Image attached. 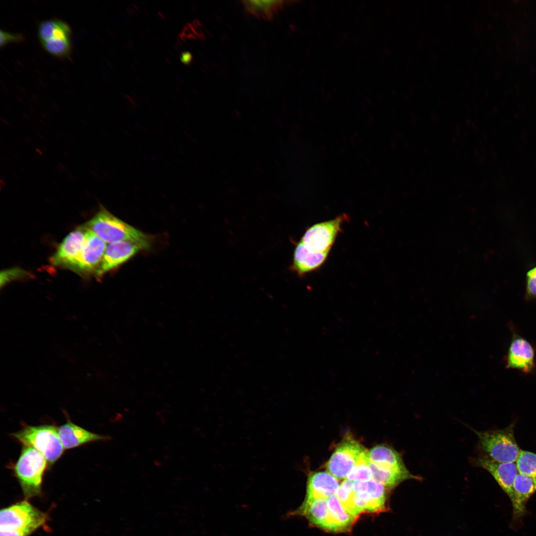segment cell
Wrapping results in <instances>:
<instances>
[{"instance_id":"obj_26","label":"cell","mask_w":536,"mask_h":536,"mask_svg":"<svg viewBox=\"0 0 536 536\" xmlns=\"http://www.w3.org/2000/svg\"><path fill=\"white\" fill-rule=\"evenodd\" d=\"M526 279L525 299L527 300L536 299V267L527 271Z\"/></svg>"},{"instance_id":"obj_23","label":"cell","mask_w":536,"mask_h":536,"mask_svg":"<svg viewBox=\"0 0 536 536\" xmlns=\"http://www.w3.org/2000/svg\"><path fill=\"white\" fill-rule=\"evenodd\" d=\"M346 478L347 479L352 481H368L372 479L367 450L363 454Z\"/></svg>"},{"instance_id":"obj_18","label":"cell","mask_w":536,"mask_h":536,"mask_svg":"<svg viewBox=\"0 0 536 536\" xmlns=\"http://www.w3.org/2000/svg\"><path fill=\"white\" fill-rule=\"evenodd\" d=\"M327 502L328 516L323 528L334 532L348 529L355 518L344 508L335 495L328 498Z\"/></svg>"},{"instance_id":"obj_3","label":"cell","mask_w":536,"mask_h":536,"mask_svg":"<svg viewBox=\"0 0 536 536\" xmlns=\"http://www.w3.org/2000/svg\"><path fill=\"white\" fill-rule=\"evenodd\" d=\"M47 466V461L40 452L33 447L24 446L13 471L26 499L41 495Z\"/></svg>"},{"instance_id":"obj_6","label":"cell","mask_w":536,"mask_h":536,"mask_svg":"<svg viewBox=\"0 0 536 536\" xmlns=\"http://www.w3.org/2000/svg\"><path fill=\"white\" fill-rule=\"evenodd\" d=\"M367 450L357 441L348 436L337 445L326 464L329 473L337 479L347 477Z\"/></svg>"},{"instance_id":"obj_14","label":"cell","mask_w":536,"mask_h":536,"mask_svg":"<svg viewBox=\"0 0 536 536\" xmlns=\"http://www.w3.org/2000/svg\"><path fill=\"white\" fill-rule=\"evenodd\" d=\"M59 435L64 449H71L84 444L106 441L110 437L94 433L74 424L69 420L58 429Z\"/></svg>"},{"instance_id":"obj_28","label":"cell","mask_w":536,"mask_h":536,"mask_svg":"<svg viewBox=\"0 0 536 536\" xmlns=\"http://www.w3.org/2000/svg\"><path fill=\"white\" fill-rule=\"evenodd\" d=\"M181 59L184 64H188L191 62L192 56L190 53L184 52L181 54Z\"/></svg>"},{"instance_id":"obj_13","label":"cell","mask_w":536,"mask_h":536,"mask_svg":"<svg viewBox=\"0 0 536 536\" xmlns=\"http://www.w3.org/2000/svg\"><path fill=\"white\" fill-rule=\"evenodd\" d=\"M369 462L386 470L408 473L401 453L392 447L380 444L368 451Z\"/></svg>"},{"instance_id":"obj_7","label":"cell","mask_w":536,"mask_h":536,"mask_svg":"<svg viewBox=\"0 0 536 536\" xmlns=\"http://www.w3.org/2000/svg\"><path fill=\"white\" fill-rule=\"evenodd\" d=\"M344 218V215H340L312 225L306 230L300 242L311 252H330L341 231Z\"/></svg>"},{"instance_id":"obj_12","label":"cell","mask_w":536,"mask_h":536,"mask_svg":"<svg viewBox=\"0 0 536 536\" xmlns=\"http://www.w3.org/2000/svg\"><path fill=\"white\" fill-rule=\"evenodd\" d=\"M475 464L489 472L510 500L513 495V482L519 473L516 462H499L483 456L475 460Z\"/></svg>"},{"instance_id":"obj_17","label":"cell","mask_w":536,"mask_h":536,"mask_svg":"<svg viewBox=\"0 0 536 536\" xmlns=\"http://www.w3.org/2000/svg\"><path fill=\"white\" fill-rule=\"evenodd\" d=\"M329 252H313L300 241L294 252L292 269L302 275L319 268L326 261Z\"/></svg>"},{"instance_id":"obj_9","label":"cell","mask_w":536,"mask_h":536,"mask_svg":"<svg viewBox=\"0 0 536 536\" xmlns=\"http://www.w3.org/2000/svg\"><path fill=\"white\" fill-rule=\"evenodd\" d=\"M506 359V368L532 373L536 368L535 352L532 344L524 337L513 333Z\"/></svg>"},{"instance_id":"obj_20","label":"cell","mask_w":536,"mask_h":536,"mask_svg":"<svg viewBox=\"0 0 536 536\" xmlns=\"http://www.w3.org/2000/svg\"><path fill=\"white\" fill-rule=\"evenodd\" d=\"M70 35L68 25L58 19L44 21L38 27V35L41 42L54 39H70Z\"/></svg>"},{"instance_id":"obj_21","label":"cell","mask_w":536,"mask_h":536,"mask_svg":"<svg viewBox=\"0 0 536 536\" xmlns=\"http://www.w3.org/2000/svg\"><path fill=\"white\" fill-rule=\"evenodd\" d=\"M246 10L259 18L272 19L284 5L283 0H243Z\"/></svg>"},{"instance_id":"obj_4","label":"cell","mask_w":536,"mask_h":536,"mask_svg":"<svg viewBox=\"0 0 536 536\" xmlns=\"http://www.w3.org/2000/svg\"><path fill=\"white\" fill-rule=\"evenodd\" d=\"M11 435L24 446L33 447L40 452L50 465L55 463L64 453L58 429L54 425H26Z\"/></svg>"},{"instance_id":"obj_1","label":"cell","mask_w":536,"mask_h":536,"mask_svg":"<svg viewBox=\"0 0 536 536\" xmlns=\"http://www.w3.org/2000/svg\"><path fill=\"white\" fill-rule=\"evenodd\" d=\"M106 243L128 241L143 249L150 247V238L142 232L117 218L103 207L83 225Z\"/></svg>"},{"instance_id":"obj_8","label":"cell","mask_w":536,"mask_h":536,"mask_svg":"<svg viewBox=\"0 0 536 536\" xmlns=\"http://www.w3.org/2000/svg\"><path fill=\"white\" fill-rule=\"evenodd\" d=\"M106 247L105 241L87 230L81 253L69 268L79 273H95L101 262Z\"/></svg>"},{"instance_id":"obj_19","label":"cell","mask_w":536,"mask_h":536,"mask_svg":"<svg viewBox=\"0 0 536 536\" xmlns=\"http://www.w3.org/2000/svg\"><path fill=\"white\" fill-rule=\"evenodd\" d=\"M328 513L327 499L316 498L305 500L294 512L303 515L313 524L323 528Z\"/></svg>"},{"instance_id":"obj_15","label":"cell","mask_w":536,"mask_h":536,"mask_svg":"<svg viewBox=\"0 0 536 536\" xmlns=\"http://www.w3.org/2000/svg\"><path fill=\"white\" fill-rule=\"evenodd\" d=\"M513 495L511 500L513 516L516 519L526 512V505L536 491V477L518 473L513 482Z\"/></svg>"},{"instance_id":"obj_25","label":"cell","mask_w":536,"mask_h":536,"mask_svg":"<svg viewBox=\"0 0 536 536\" xmlns=\"http://www.w3.org/2000/svg\"><path fill=\"white\" fill-rule=\"evenodd\" d=\"M44 49L49 54L58 57L67 56L71 52L70 39H54L41 42Z\"/></svg>"},{"instance_id":"obj_11","label":"cell","mask_w":536,"mask_h":536,"mask_svg":"<svg viewBox=\"0 0 536 536\" xmlns=\"http://www.w3.org/2000/svg\"><path fill=\"white\" fill-rule=\"evenodd\" d=\"M142 249L139 245L128 241L109 243L95 274L98 276L103 275L129 260Z\"/></svg>"},{"instance_id":"obj_24","label":"cell","mask_w":536,"mask_h":536,"mask_svg":"<svg viewBox=\"0 0 536 536\" xmlns=\"http://www.w3.org/2000/svg\"><path fill=\"white\" fill-rule=\"evenodd\" d=\"M516 464L520 473L536 477V454L521 450Z\"/></svg>"},{"instance_id":"obj_10","label":"cell","mask_w":536,"mask_h":536,"mask_svg":"<svg viewBox=\"0 0 536 536\" xmlns=\"http://www.w3.org/2000/svg\"><path fill=\"white\" fill-rule=\"evenodd\" d=\"M87 232V229L83 225L68 234L52 257V264L69 268L81 253Z\"/></svg>"},{"instance_id":"obj_16","label":"cell","mask_w":536,"mask_h":536,"mask_svg":"<svg viewBox=\"0 0 536 536\" xmlns=\"http://www.w3.org/2000/svg\"><path fill=\"white\" fill-rule=\"evenodd\" d=\"M339 486L337 479L328 472L313 473L308 479L305 500L328 499L335 494Z\"/></svg>"},{"instance_id":"obj_2","label":"cell","mask_w":536,"mask_h":536,"mask_svg":"<svg viewBox=\"0 0 536 536\" xmlns=\"http://www.w3.org/2000/svg\"><path fill=\"white\" fill-rule=\"evenodd\" d=\"M48 515L23 500L0 512V536H29L45 524Z\"/></svg>"},{"instance_id":"obj_22","label":"cell","mask_w":536,"mask_h":536,"mask_svg":"<svg viewBox=\"0 0 536 536\" xmlns=\"http://www.w3.org/2000/svg\"><path fill=\"white\" fill-rule=\"evenodd\" d=\"M352 484V481L348 479L344 480L339 486L335 495L348 512L355 518L357 515L353 503L354 492Z\"/></svg>"},{"instance_id":"obj_27","label":"cell","mask_w":536,"mask_h":536,"mask_svg":"<svg viewBox=\"0 0 536 536\" xmlns=\"http://www.w3.org/2000/svg\"><path fill=\"white\" fill-rule=\"evenodd\" d=\"M0 32L1 48L9 43H20L24 40V37L21 34L10 33L2 30H0Z\"/></svg>"},{"instance_id":"obj_5","label":"cell","mask_w":536,"mask_h":536,"mask_svg":"<svg viewBox=\"0 0 536 536\" xmlns=\"http://www.w3.org/2000/svg\"><path fill=\"white\" fill-rule=\"evenodd\" d=\"M514 428L512 423L501 429L475 431L485 457L499 462H516L521 449L515 438Z\"/></svg>"}]
</instances>
